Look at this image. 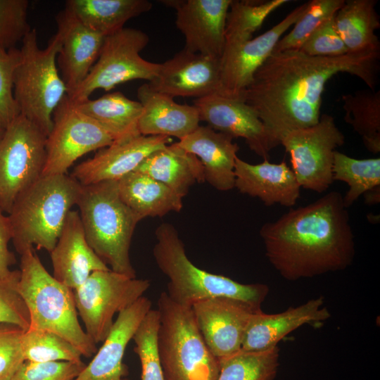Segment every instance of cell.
Listing matches in <instances>:
<instances>
[{
  "mask_svg": "<svg viewBox=\"0 0 380 380\" xmlns=\"http://www.w3.org/2000/svg\"><path fill=\"white\" fill-rule=\"evenodd\" d=\"M27 0H0V49L15 48L31 30Z\"/></svg>",
  "mask_w": 380,
  "mask_h": 380,
  "instance_id": "obj_39",
  "label": "cell"
},
{
  "mask_svg": "<svg viewBox=\"0 0 380 380\" xmlns=\"http://www.w3.org/2000/svg\"><path fill=\"white\" fill-rule=\"evenodd\" d=\"M52 118L42 175L66 174L78 158L115 141L106 129L81 113L67 95L55 109Z\"/></svg>",
  "mask_w": 380,
  "mask_h": 380,
  "instance_id": "obj_13",
  "label": "cell"
},
{
  "mask_svg": "<svg viewBox=\"0 0 380 380\" xmlns=\"http://www.w3.org/2000/svg\"><path fill=\"white\" fill-rule=\"evenodd\" d=\"M81 189L71 175H42L17 196L8 217L19 254L34 246L51 252Z\"/></svg>",
  "mask_w": 380,
  "mask_h": 380,
  "instance_id": "obj_4",
  "label": "cell"
},
{
  "mask_svg": "<svg viewBox=\"0 0 380 380\" xmlns=\"http://www.w3.org/2000/svg\"><path fill=\"white\" fill-rule=\"evenodd\" d=\"M86 240L110 270L136 278L130 258L140 217L121 198L118 181L82 185L77 203Z\"/></svg>",
  "mask_w": 380,
  "mask_h": 380,
  "instance_id": "obj_5",
  "label": "cell"
},
{
  "mask_svg": "<svg viewBox=\"0 0 380 380\" xmlns=\"http://www.w3.org/2000/svg\"><path fill=\"white\" fill-rule=\"evenodd\" d=\"M299 50L315 57H338L349 53L336 29L334 18L315 30Z\"/></svg>",
  "mask_w": 380,
  "mask_h": 380,
  "instance_id": "obj_44",
  "label": "cell"
},
{
  "mask_svg": "<svg viewBox=\"0 0 380 380\" xmlns=\"http://www.w3.org/2000/svg\"><path fill=\"white\" fill-rule=\"evenodd\" d=\"M278 346L261 351H239L220 359L217 380H274L279 365Z\"/></svg>",
  "mask_w": 380,
  "mask_h": 380,
  "instance_id": "obj_35",
  "label": "cell"
},
{
  "mask_svg": "<svg viewBox=\"0 0 380 380\" xmlns=\"http://www.w3.org/2000/svg\"><path fill=\"white\" fill-rule=\"evenodd\" d=\"M191 309L205 343L219 360L241 349L251 316L262 310L224 296L199 300L193 304Z\"/></svg>",
  "mask_w": 380,
  "mask_h": 380,
  "instance_id": "obj_15",
  "label": "cell"
},
{
  "mask_svg": "<svg viewBox=\"0 0 380 380\" xmlns=\"http://www.w3.org/2000/svg\"><path fill=\"white\" fill-rule=\"evenodd\" d=\"M20 272L17 289L29 312L28 329L56 334L77 348L82 356L94 355L96 344L82 329L73 290L46 271L34 248L21 254Z\"/></svg>",
  "mask_w": 380,
  "mask_h": 380,
  "instance_id": "obj_6",
  "label": "cell"
},
{
  "mask_svg": "<svg viewBox=\"0 0 380 380\" xmlns=\"http://www.w3.org/2000/svg\"><path fill=\"white\" fill-rule=\"evenodd\" d=\"M61 40L56 63L67 87V94L86 78L100 53L105 37L89 29L63 10L56 16Z\"/></svg>",
  "mask_w": 380,
  "mask_h": 380,
  "instance_id": "obj_21",
  "label": "cell"
},
{
  "mask_svg": "<svg viewBox=\"0 0 380 380\" xmlns=\"http://www.w3.org/2000/svg\"><path fill=\"white\" fill-rule=\"evenodd\" d=\"M148 279L131 278L113 270L93 272L73 291L78 315L85 332L95 344L103 342L113 324V317L144 296Z\"/></svg>",
  "mask_w": 380,
  "mask_h": 380,
  "instance_id": "obj_11",
  "label": "cell"
},
{
  "mask_svg": "<svg viewBox=\"0 0 380 380\" xmlns=\"http://www.w3.org/2000/svg\"><path fill=\"white\" fill-rule=\"evenodd\" d=\"M367 219L371 223H376L379 221V216L377 217L376 215H374L372 213H370L367 215Z\"/></svg>",
  "mask_w": 380,
  "mask_h": 380,
  "instance_id": "obj_47",
  "label": "cell"
},
{
  "mask_svg": "<svg viewBox=\"0 0 380 380\" xmlns=\"http://www.w3.org/2000/svg\"><path fill=\"white\" fill-rule=\"evenodd\" d=\"M61 45V37L56 32L42 49L37 30L31 28L22 40L20 60L13 76V95L20 114L46 136L52 129L53 112L67 95L56 63Z\"/></svg>",
  "mask_w": 380,
  "mask_h": 380,
  "instance_id": "obj_7",
  "label": "cell"
},
{
  "mask_svg": "<svg viewBox=\"0 0 380 380\" xmlns=\"http://www.w3.org/2000/svg\"><path fill=\"white\" fill-rule=\"evenodd\" d=\"M232 0H168L176 11V26L185 39L184 49L220 59Z\"/></svg>",
  "mask_w": 380,
  "mask_h": 380,
  "instance_id": "obj_16",
  "label": "cell"
},
{
  "mask_svg": "<svg viewBox=\"0 0 380 380\" xmlns=\"http://www.w3.org/2000/svg\"><path fill=\"white\" fill-rule=\"evenodd\" d=\"M154 91L170 97L202 98L217 94L220 59L182 49L160 63L158 75L148 82Z\"/></svg>",
  "mask_w": 380,
  "mask_h": 380,
  "instance_id": "obj_17",
  "label": "cell"
},
{
  "mask_svg": "<svg viewBox=\"0 0 380 380\" xmlns=\"http://www.w3.org/2000/svg\"><path fill=\"white\" fill-rule=\"evenodd\" d=\"M134 171L164 184L182 198L194 184L205 182L200 160L180 147L177 142L150 154Z\"/></svg>",
  "mask_w": 380,
  "mask_h": 380,
  "instance_id": "obj_27",
  "label": "cell"
},
{
  "mask_svg": "<svg viewBox=\"0 0 380 380\" xmlns=\"http://www.w3.org/2000/svg\"><path fill=\"white\" fill-rule=\"evenodd\" d=\"M334 181L346 182L348 190L343 196L346 208L366 191L380 186V158L356 159L335 151L332 167Z\"/></svg>",
  "mask_w": 380,
  "mask_h": 380,
  "instance_id": "obj_34",
  "label": "cell"
},
{
  "mask_svg": "<svg viewBox=\"0 0 380 380\" xmlns=\"http://www.w3.org/2000/svg\"><path fill=\"white\" fill-rule=\"evenodd\" d=\"M233 139L208 125H199L177 144L200 160L205 182L218 191H227L234 188L235 160L239 149Z\"/></svg>",
  "mask_w": 380,
  "mask_h": 380,
  "instance_id": "obj_25",
  "label": "cell"
},
{
  "mask_svg": "<svg viewBox=\"0 0 380 380\" xmlns=\"http://www.w3.org/2000/svg\"><path fill=\"white\" fill-rule=\"evenodd\" d=\"M365 203L368 205H376L380 201V186H377L367 191L363 195Z\"/></svg>",
  "mask_w": 380,
  "mask_h": 380,
  "instance_id": "obj_46",
  "label": "cell"
},
{
  "mask_svg": "<svg viewBox=\"0 0 380 380\" xmlns=\"http://www.w3.org/2000/svg\"><path fill=\"white\" fill-rule=\"evenodd\" d=\"M193 105L200 121L233 139H243L252 151L268 160L271 150L265 127L256 112L242 99L213 94L196 99Z\"/></svg>",
  "mask_w": 380,
  "mask_h": 380,
  "instance_id": "obj_18",
  "label": "cell"
},
{
  "mask_svg": "<svg viewBox=\"0 0 380 380\" xmlns=\"http://www.w3.org/2000/svg\"><path fill=\"white\" fill-rule=\"evenodd\" d=\"M142 106L138 129L143 136H165L179 140L199 126V114L192 105L179 104L173 98L153 90L148 83L137 89Z\"/></svg>",
  "mask_w": 380,
  "mask_h": 380,
  "instance_id": "obj_26",
  "label": "cell"
},
{
  "mask_svg": "<svg viewBox=\"0 0 380 380\" xmlns=\"http://www.w3.org/2000/svg\"><path fill=\"white\" fill-rule=\"evenodd\" d=\"M157 310L158 348L165 380H217L220 360L205 343L191 307L176 303L163 291Z\"/></svg>",
  "mask_w": 380,
  "mask_h": 380,
  "instance_id": "obj_8",
  "label": "cell"
},
{
  "mask_svg": "<svg viewBox=\"0 0 380 380\" xmlns=\"http://www.w3.org/2000/svg\"><path fill=\"white\" fill-rule=\"evenodd\" d=\"M376 0H348L334 17L336 29L350 53L380 50L375 31L380 18Z\"/></svg>",
  "mask_w": 380,
  "mask_h": 380,
  "instance_id": "obj_31",
  "label": "cell"
},
{
  "mask_svg": "<svg viewBox=\"0 0 380 380\" xmlns=\"http://www.w3.org/2000/svg\"><path fill=\"white\" fill-rule=\"evenodd\" d=\"M234 177V187L240 193L260 198L266 206L292 207L300 198L301 187L284 161L251 164L237 156Z\"/></svg>",
  "mask_w": 380,
  "mask_h": 380,
  "instance_id": "obj_23",
  "label": "cell"
},
{
  "mask_svg": "<svg viewBox=\"0 0 380 380\" xmlns=\"http://www.w3.org/2000/svg\"><path fill=\"white\" fill-rule=\"evenodd\" d=\"M50 254L53 277L73 291L93 272L110 270L88 244L78 211L70 210L68 214Z\"/></svg>",
  "mask_w": 380,
  "mask_h": 380,
  "instance_id": "obj_22",
  "label": "cell"
},
{
  "mask_svg": "<svg viewBox=\"0 0 380 380\" xmlns=\"http://www.w3.org/2000/svg\"><path fill=\"white\" fill-rule=\"evenodd\" d=\"M345 0H312L294 26L277 42L273 52L299 50L310 35L323 23L334 17Z\"/></svg>",
  "mask_w": 380,
  "mask_h": 380,
  "instance_id": "obj_37",
  "label": "cell"
},
{
  "mask_svg": "<svg viewBox=\"0 0 380 380\" xmlns=\"http://www.w3.org/2000/svg\"><path fill=\"white\" fill-rule=\"evenodd\" d=\"M347 209L333 191L265 223L260 236L270 263L293 281L348 267L355 246Z\"/></svg>",
  "mask_w": 380,
  "mask_h": 380,
  "instance_id": "obj_2",
  "label": "cell"
},
{
  "mask_svg": "<svg viewBox=\"0 0 380 380\" xmlns=\"http://www.w3.org/2000/svg\"><path fill=\"white\" fill-rule=\"evenodd\" d=\"M308 2L300 4L271 29L255 38L226 49L220 59L218 94L241 99L253 75L272 53L283 34L302 15Z\"/></svg>",
  "mask_w": 380,
  "mask_h": 380,
  "instance_id": "obj_14",
  "label": "cell"
},
{
  "mask_svg": "<svg viewBox=\"0 0 380 380\" xmlns=\"http://www.w3.org/2000/svg\"><path fill=\"white\" fill-rule=\"evenodd\" d=\"M73 104L81 113L106 129L113 136L114 142L141 135L138 122L142 113L141 104L120 91Z\"/></svg>",
  "mask_w": 380,
  "mask_h": 380,
  "instance_id": "obj_30",
  "label": "cell"
},
{
  "mask_svg": "<svg viewBox=\"0 0 380 380\" xmlns=\"http://www.w3.org/2000/svg\"><path fill=\"white\" fill-rule=\"evenodd\" d=\"M149 42L143 31L124 27L105 37L99 57L84 81L67 94L77 103L89 99L96 89L106 91L116 85L134 80L152 81L160 63L143 58L140 53Z\"/></svg>",
  "mask_w": 380,
  "mask_h": 380,
  "instance_id": "obj_9",
  "label": "cell"
},
{
  "mask_svg": "<svg viewBox=\"0 0 380 380\" xmlns=\"http://www.w3.org/2000/svg\"><path fill=\"white\" fill-rule=\"evenodd\" d=\"M25 360L33 362H81L80 351L56 334L27 329L23 336Z\"/></svg>",
  "mask_w": 380,
  "mask_h": 380,
  "instance_id": "obj_36",
  "label": "cell"
},
{
  "mask_svg": "<svg viewBox=\"0 0 380 380\" xmlns=\"http://www.w3.org/2000/svg\"><path fill=\"white\" fill-rule=\"evenodd\" d=\"M345 143L343 133L329 114L321 115L311 127L293 130L281 140L289 154L291 170L301 188L326 191L334 182V153Z\"/></svg>",
  "mask_w": 380,
  "mask_h": 380,
  "instance_id": "obj_12",
  "label": "cell"
},
{
  "mask_svg": "<svg viewBox=\"0 0 380 380\" xmlns=\"http://www.w3.org/2000/svg\"><path fill=\"white\" fill-rule=\"evenodd\" d=\"M46 135L22 115L0 132V208L9 213L23 190L42 176Z\"/></svg>",
  "mask_w": 380,
  "mask_h": 380,
  "instance_id": "obj_10",
  "label": "cell"
},
{
  "mask_svg": "<svg viewBox=\"0 0 380 380\" xmlns=\"http://www.w3.org/2000/svg\"><path fill=\"white\" fill-rule=\"evenodd\" d=\"M160 316L158 310L151 309L137 329L132 340L134 351L141 367V380H165L158 348Z\"/></svg>",
  "mask_w": 380,
  "mask_h": 380,
  "instance_id": "obj_38",
  "label": "cell"
},
{
  "mask_svg": "<svg viewBox=\"0 0 380 380\" xmlns=\"http://www.w3.org/2000/svg\"><path fill=\"white\" fill-rule=\"evenodd\" d=\"M289 1L232 0L226 19L224 51L251 39L267 16Z\"/></svg>",
  "mask_w": 380,
  "mask_h": 380,
  "instance_id": "obj_33",
  "label": "cell"
},
{
  "mask_svg": "<svg viewBox=\"0 0 380 380\" xmlns=\"http://www.w3.org/2000/svg\"><path fill=\"white\" fill-rule=\"evenodd\" d=\"M155 236L153 255L158 267L169 280L165 292L172 300L191 307L203 299L224 296L261 310L270 291L267 284H241L196 267L188 258L176 228L169 222L160 224Z\"/></svg>",
  "mask_w": 380,
  "mask_h": 380,
  "instance_id": "obj_3",
  "label": "cell"
},
{
  "mask_svg": "<svg viewBox=\"0 0 380 380\" xmlns=\"http://www.w3.org/2000/svg\"><path fill=\"white\" fill-rule=\"evenodd\" d=\"M151 307V300L141 296L120 311L102 346L75 380H130L122 361L125 352Z\"/></svg>",
  "mask_w": 380,
  "mask_h": 380,
  "instance_id": "obj_20",
  "label": "cell"
},
{
  "mask_svg": "<svg viewBox=\"0 0 380 380\" xmlns=\"http://www.w3.org/2000/svg\"><path fill=\"white\" fill-rule=\"evenodd\" d=\"M19 60V49H0V132L20 115L13 95V76Z\"/></svg>",
  "mask_w": 380,
  "mask_h": 380,
  "instance_id": "obj_40",
  "label": "cell"
},
{
  "mask_svg": "<svg viewBox=\"0 0 380 380\" xmlns=\"http://www.w3.org/2000/svg\"><path fill=\"white\" fill-rule=\"evenodd\" d=\"M171 142L168 137L143 135L113 142L78 164L71 176L82 185L118 181L134 172L150 154Z\"/></svg>",
  "mask_w": 380,
  "mask_h": 380,
  "instance_id": "obj_19",
  "label": "cell"
},
{
  "mask_svg": "<svg viewBox=\"0 0 380 380\" xmlns=\"http://www.w3.org/2000/svg\"><path fill=\"white\" fill-rule=\"evenodd\" d=\"M331 317L324 306V297L312 298L282 312L266 314L255 312L248 324L241 349L261 351L277 346L286 335L305 324H316Z\"/></svg>",
  "mask_w": 380,
  "mask_h": 380,
  "instance_id": "obj_24",
  "label": "cell"
},
{
  "mask_svg": "<svg viewBox=\"0 0 380 380\" xmlns=\"http://www.w3.org/2000/svg\"><path fill=\"white\" fill-rule=\"evenodd\" d=\"M379 59L380 50L338 57L310 56L300 50L272 52L241 99L262 121L272 150L289 132L318 122L325 85L335 75L356 76L375 91Z\"/></svg>",
  "mask_w": 380,
  "mask_h": 380,
  "instance_id": "obj_1",
  "label": "cell"
},
{
  "mask_svg": "<svg viewBox=\"0 0 380 380\" xmlns=\"http://www.w3.org/2000/svg\"><path fill=\"white\" fill-rule=\"evenodd\" d=\"M20 275V270H14L8 278L0 279V323L15 324L26 331L30 315L17 289Z\"/></svg>",
  "mask_w": 380,
  "mask_h": 380,
  "instance_id": "obj_41",
  "label": "cell"
},
{
  "mask_svg": "<svg viewBox=\"0 0 380 380\" xmlns=\"http://www.w3.org/2000/svg\"><path fill=\"white\" fill-rule=\"evenodd\" d=\"M345 121L361 137L366 148L380 152V91L361 90L342 96Z\"/></svg>",
  "mask_w": 380,
  "mask_h": 380,
  "instance_id": "obj_32",
  "label": "cell"
},
{
  "mask_svg": "<svg viewBox=\"0 0 380 380\" xmlns=\"http://www.w3.org/2000/svg\"><path fill=\"white\" fill-rule=\"evenodd\" d=\"M118 186L122 201L141 220L179 213L183 207L182 198L169 187L137 171L122 177Z\"/></svg>",
  "mask_w": 380,
  "mask_h": 380,
  "instance_id": "obj_28",
  "label": "cell"
},
{
  "mask_svg": "<svg viewBox=\"0 0 380 380\" xmlns=\"http://www.w3.org/2000/svg\"><path fill=\"white\" fill-rule=\"evenodd\" d=\"M151 8L152 3L147 0H68L64 9L89 29L106 37Z\"/></svg>",
  "mask_w": 380,
  "mask_h": 380,
  "instance_id": "obj_29",
  "label": "cell"
},
{
  "mask_svg": "<svg viewBox=\"0 0 380 380\" xmlns=\"http://www.w3.org/2000/svg\"><path fill=\"white\" fill-rule=\"evenodd\" d=\"M12 239V231L8 216L0 208V279L10 277L11 266L16 262L15 255L9 251L8 243Z\"/></svg>",
  "mask_w": 380,
  "mask_h": 380,
  "instance_id": "obj_45",
  "label": "cell"
},
{
  "mask_svg": "<svg viewBox=\"0 0 380 380\" xmlns=\"http://www.w3.org/2000/svg\"><path fill=\"white\" fill-rule=\"evenodd\" d=\"M25 330L7 323H0V380H11L25 361L23 336Z\"/></svg>",
  "mask_w": 380,
  "mask_h": 380,
  "instance_id": "obj_42",
  "label": "cell"
},
{
  "mask_svg": "<svg viewBox=\"0 0 380 380\" xmlns=\"http://www.w3.org/2000/svg\"><path fill=\"white\" fill-rule=\"evenodd\" d=\"M85 366L82 361L33 362L25 360L11 380H75Z\"/></svg>",
  "mask_w": 380,
  "mask_h": 380,
  "instance_id": "obj_43",
  "label": "cell"
}]
</instances>
